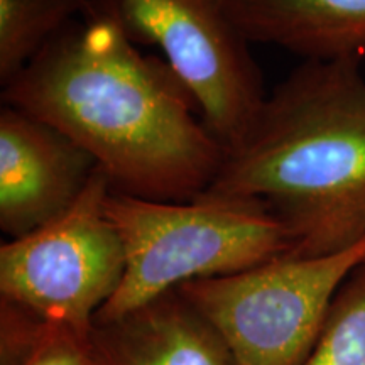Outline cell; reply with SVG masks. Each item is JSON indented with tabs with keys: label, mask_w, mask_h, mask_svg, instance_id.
Instances as JSON below:
<instances>
[{
	"label": "cell",
	"mask_w": 365,
	"mask_h": 365,
	"mask_svg": "<svg viewBox=\"0 0 365 365\" xmlns=\"http://www.w3.org/2000/svg\"><path fill=\"white\" fill-rule=\"evenodd\" d=\"M112 185L100 170L70 208L0 247V299L88 339L125 272V252L105 213Z\"/></svg>",
	"instance_id": "obj_5"
},
{
	"label": "cell",
	"mask_w": 365,
	"mask_h": 365,
	"mask_svg": "<svg viewBox=\"0 0 365 365\" xmlns=\"http://www.w3.org/2000/svg\"><path fill=\"white\" fill-rule=\"evenodd\" d=\"M2 103L65 132L113 191L137 198L191 202L227 156L171 68L137 51L115 0H88L4 86Z\"/></svg>",
	"instance_id": "obj_1"
},
{
	"label": "cell",
	"mask_w": 365,
	"mask_h": 365,
	"mask_svg": "<svg viewBox=\"0 0 365 365\" xmlns=\"http://www.w3.org/2000/svg\"><path fill=\"white\" fill-rule=\"evenodd\" d=\"M97 365H235L217 331L178 289L125 317L95 323Z\"/></svg>",
	"instance_id": "obj_8"
},
{
	"label": "cell",
	"mask_w": 365,
	"mask_h": 365,
	"mask_svg": "<svg viewBox=\"0 0 365 365\" xmlns=\"http://www.w3.org/2000/svg\"><path fill=\"white\" fill-rule=\"evenodd\" d=\"M250 43L284 48L304 59L360 58L365 0H222Z\"/></svg>",
	"instance_id": "obj_9"
},
{
	"label": "cell",
	"mask_w": 365,
	"mask_h": 365,
	"mask_svg": "<svg viewBox=\"0 0 365 365\" xmlns=\"http://www.w3.org/2000/svg\"><path fill=\"white\" fill-rule=\"evenodd\" d=\"M134 43L156 46L202 120L227 150L244 139L267 95L250 41L222 0H115Z\"/></svg>",
	"instance_id": "obj_6"
},
{
	"label": "cell",
	"mask_w": 365,
	"mask_h": 365,
	"mask_svg": "<svg viewBox=\"0 0 365 365\" xmlns=\"http://www.w3.org/2000/svg\"><path fill=\"white\" fill-rule=\"evenodd\" d=\"M105 213L125 252L120 286L95 323L145 307L190 281L237 274L293 254V237L257 203L198 196L159 202L110 191Z\"/></svg>",
	"instance_id": "obj_3"
},
{
	"label": "cell",
	"mask_w": 365,
	"mask_h": 365,
	"mask_svg": "<svg viewBox=\"0 0 365 365\" xmlns=\"http://www.w3.org/2000/svg\"><path fill=\"white\" fill-rule=\"evenodd\" d=\"M88 0H0V83L7 86L41 49L85 12Z\"/></svg>",
	"instance_id": "obj_10"
},
{
	"label": "cell",
	"mask_w": 365,
	"mask_h": 365,
	"mask_svg": "<svg viewBox=\"0 0 365 365\" xmlns=\"http://www.w3.org/2000/svg\"><path fill=\"white\" fill-rule=\"evenodd\" d=\"M365 261V240L325 255H282L178 293L212 325L235 365H303L336 293Z\"/></svg>",
	"instance_id": "obj_4"
},
{
	"label": "cell",
	"mask_w": 365,
	"mask_h": 365,
	"mask_svg": "<svg viewBox=\"0 0 365 365\" xmlns=\"http://www.w3.org/2000/svg\"><path fill=\"white\" fill-rule=\"evenodd\" d=\"M303 365H365V266L335 296L317 344Z\"/></svg>",
	"instance_id": "obj_11"
},
{
	"label": "cell",
	"mask_w": 365,
	"mask_h": 365,
	"mask_svg": "<svg viewBox=\"0 0 365 365\" xmlns=\"http://www.w3.org/2000/svg\"><path fill=\"white\" fill-rule=\"evenodd\" d=\"M98 164L71 137L21 108L0 107V228L17 239L71 207Z\"/></svg>",
	"instance_id": "obj_7"
},
{
	"label": "cell",
	"mask_w": 365,
	"mask_h": 365,
	"mask_svg": "<svg viewBox=\"0 0 365 365\" xmlns=\"http://www.w3.org/2000/svg\"><path fill=\"white\" fill-rule=\"evenodd\" d=\"M21 365H97L91 341L65 327L48 323L43 339Z\"/></svg>",
	"instance_id": "obj_13"
},
{
	"label": "cell",
	"mask_w": 365,
	"mask_h": 365,
	"mask_svg": "<svg viewBox=\"0 0 365 365\" xmlns=\"http://www.w3.org/2000/svg\"><path fill=\"white\" fill-rule=\"evenodd\" d=\"M364 266H365V261H364Z\"/></svg>",
	"instance_id": "obj_14"
},
{
	"label": "cell",
	"mask_w": 365,
	"mask_h": 365,
	"mask_svg": "<svg viewBox=\"0 0 365 365\" xmlns=\"http://www.w3.org/2000/svg\"><path fill=\"white\" fill-rule=\"evenodd\" d=\"M200 196L261 205L287 227L293 255L335 254L365 240L360 58L296 68Z\"/></svg>",
	"instance_id": "obj_2"
},
{
	"label": "cell",
	"mask_w": 365,
	"mask_h": 365,
	"mask_svg": "<svg viewBox=\"0 0 365 365\" xmlns=\"http://www.w3.org/2000/svg\"><path fill=\"white\" fill-rule=\"evenodd\" d=\"M48 323L26 308L0 299V365H21L43 339Z\"/></svg>",
	"instance_id": "obj_12"
}]
</instances>
